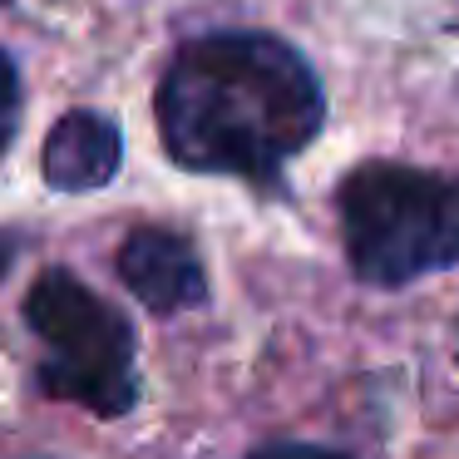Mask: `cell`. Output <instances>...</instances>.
Segmentation results:
<instances>
[{"label": "cell", "mask_w": 459, "mask_h": 459, "mask_svg": "<svg viewBox=\"0 0 459 459\" xmlns=\"http://www.w3.org/2000/svg\"><path fill=\"white\" fill-rule=\"evenodd\" d=\"M119 281L153 311V316H183L208 301V272L193 242L173 228H134L119 242Z\"/></svg>", "instance_id": "4"}, {"label": "cell", "mask_w": 459, "mask_h": 459, "mask_svg": "<svg viewBox=\"0 0 459 459\" xmlns=\"http://www.w3.org/2000/svg\"><path fill=\"white\" fill-rule=\"evenodd\" d=\"M21 109H25V90H21V70L5 50H0V153L15 143L21 129Z\"/></svg>", "instance_id": "6"}, {"label": "cell", "mask_w": 459, "mask_h": 459, "mask_svg": "<svg viewBox=\"0 0 459 459\" xmlns=\"http://www.w3.org/2000/svg\"><path fill=\"white\" fill-rule=\"evenodd\" d=\"M341 247L356 281L415 287L459 267V173L415 163H356L336 183Z\"/></svg>", "instance_id": "2"}, {"label": "cell", "mask_w": 459, "mask_h": 459, "mask_svg": "<svg viewBox=\"0 0 459 459\" xmlns=\"http://www.w3.org/2000/svg\"><path fill=\"white\" fill-rule=\"evenodd\" d=\"M124 134L100 109H70L55 119L40 149V173L55 193H94L119 178Z\"/></svg>", "instance_id": "5"}, {"label": "cell", "mask_w": 459, "mask_h": 459, "mask_svg": "<svg viewBox=\"0 0 459 459\" xmlns=\"http://www.w3.org/2000/svg\"><path fill=\"white\" fill-rule=\"evenodd\" d=\"M0 5H15V0H0Z\"/></svg>", "instance_id": "9"}, {"label": "cell", "mask_w": 459, "mask_h": 459, "mask_svg": "<svg viewBox=\"0 0 459 459\" xmlns=\"http://www.w3.org/2000/svg\"><path fill=\"white\" fill-rule=\"evenodd\" d=\"M153 119L178 169L277 183L326 124V90L281 35L208 30L183 40L163 65Z\"/></svg>", "instance_id": "1"}, {"label": "cell", "mask_w": 459, "mask_h": 459, "mask_svg": "<svg viewBox=\"0 0 459 459\" xmlns=\"http://www.w3.org/2000/svg\"><path fill=\"white\" fill-rule=\"evenodd\" d=\"M15 267V238L11 232H0V281H5V272Z\"/></svg>", "instance_id": "8"}, {"label": "cell", "mask_w": 459, "mask_h": 459, "mask_svg": "<svg viewBox=\"0 0 459 459\" xmlns=\"http://www.w3.org/2000/svg\"><path fill=\"white\" fill-rule=\"evenodd\" d=\"M247 459H351V455L326 449V445H307V439H267V445L252 449Z\"/></svg>", "instance_id": "7"}, {"label": "cell", "mask_w": 459, "mask_h": 459, "mask_svg": "<svg viewBox=\"0 0 459 459\" xmlns=\"http://www.w3.org/2000/svg\"><path fill=\"white\" fill-rule=\"evenodd\" d=\"M25 326L45 346L40 390L94 420H119L139 405V341L119 307L84 287L70 267H45L25 291Z\"/></svg>", "instance_id": "3"}]
</instances>
